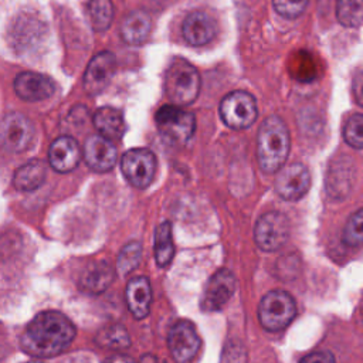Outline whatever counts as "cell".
<instances>
[{"label":"cell","mask_w":363,"mask_h":363,"mask_svg":"<svg viewBox=\"0 0 363 363\" xmlns=\"http://www.w3.org/2000/svg\"><path fill=\"white\" fill-rule=\"evenodd\" d=\"M75 337L72 322L57 311L34 316L21 336V347L34 357H52L64 352Z\"/></svg>","instance_id":"1"},{"label":"cell","mask_w":363,"mask_h":363,"mask_svg":"<svg viewBox=\"0 0 363 363\" xmlns=\"http://www.w3.org/2000/svg\"><path fill=\"white\" fill-rule=\"evenodd\" d=\"M291 147L289 130L285 122L277 116H268L259 126L257 155L259 167L265 173L278 172L285 163Z\"/></svg>","instance_id":"2"},{"label":"cell","mask_w":363,"mask_h":363,"mask_svg":"<svg viewBox=\"0 0 363 363\" xmlns=\"http://www.w3.org/2000/svg\"><path fill=\"white\" fill-rule=\"evenodd\" d=\"M200 85V74L187 60L180 57L172 60L164 75V89L174 105L194 102L199 96Z\"/></svg>","instance_id":"3"},{"label":"cell","mask_w":363,"mask_h":363,"mask_svg":"<svg viewBox=\"0 0 363 363\" xmlns=\"http://www.w3.org/2000/svg\"><path fill=\"white\" fill-rule=\"evenodd\" d=\"M45 24L34 13L17 14L7 28V43L16 54L24 55L38 47L45 37Z\"/></svg>","instance_id":"4"},{"label":"cell","mask_w":363,"mask_h":363,"mask_svg":"<svg viewBox=\"0 0 363 363\" xmlns=\"http://www.w3.org/2000/svg\"><path fill=\"white\" fill-rule=\"evenodd\" d=\"M259 322L262 328L271 332L282 330L296 315L294 298L285 291H271L259 302Z\"/></svg>","instance_id":"5"},{"label":"cell","mask_w":363,"mask_h":363,"mask_svg":"<svg viewBox=\"0 0 363 363\" xmlns=\"http://www.w3.org/2000/svg\"><path fill=\"white\" fill-rule=\"evenodd\" d=\"M257 102L245 91H234L224 96L220 104V116L223 122L233 129H245L257 119Z\"/></svg>","instance_id":"6"},{"label":"cell","mask_w":363,"mask_h":363,"mask_svg":"<svg viewBox=\"0 0 363 363\" xmlns=\"http://www.w3.org/2000/svg\"><path fill=\"white\" fill-rule=\"evenodd\" d=\"M156 125L170 142L184 143L194 132V116L177 105H164L156 112Z\"/></svg>","instance_id":"7"},{"label":"cell","mask_w":363,"mask_h":363,"mask_svg":"<svg viewBox=\"0 0 363 363\" xmlns=\"http://www.w3.org/2000/svg\"><path fill=\"white\" fill-rule=\"evenodd\" d=\"M34 136L31 121L20 112L6 113L0 121V145L4 150L20 153L26 150Z\"/></svg>","instance_id":"8"},{"label":"cell","mask_w":363,"mask_h":363,"mask_svg":"<svg viewBox=\"0 0 363 363\" xmlns=\"http://www.w3.org/2000/svg\"><path fill=\"white\" fill-rule=\"evenodd\" d=\"M125 179L138 189L147 187L156 173V157L152 150L135 147L128 150L121 160Z\"/></svg>","instance_id":"9"},{"label":"cell","mask_w":363,"mask_h":363,"mask_svg":"<svg viewBox=\"0 0 363 363\" xmlns=\"http://www.w3.org/2000/svg\"><path fill=\"white\" fill-rule=\"evenodd\" d=\"M257 245L262 251H275L281 248L289 237V220L279 211L262 214L254 230Z\"/></svg>","instance_id":"10"},{"label":"cell","mask_w":363,"mask_h":363,"mask_svg":"<svg viewBox=\"0 0 363 363\" xmlns=\"http://www.w3.org/2000/svg\"><path fill=\"white\" fill-rule=\"evenodd\" d=\"M167 345L173 359L177 363H186L196 356L201 340L190 322L180 320L170 328Z\"/></svg>","instance_id":"11"},{"label":"cell","mask_w":363,"mask_h":363,"mask_svg":"<svg viewBox=\"0 0 363 363\" xmlns=\"http://www.w3.org/2000/svg\"><path fill=\"white\" fill-rule=\"evenodd\" d=\"M237 282L231 271L218 269L207 282L203 298L201 309L206 312H216L223 309L235 291Z\"/></svg>","instance_id":"12"},{"label":"cell","mask_w":363,"mask_h":363,"mask_svg":"<svg viewBox=\"0 0 363 363\" xmlns=\"http://www.w3.org/2000/svg\"><path fill=\"white\" fill-rule=\"evenodd\" d=\"M309 186V170L302 163H294L281 169L275 179V191L285 200H299L306 194Z\"/></svg>","instance_id":"13"},{"label":"cell","mask_w":363,"mask_h":363,"mask_svg":"<svg viewBox=\"0 0 363 363\" xmlns=\"http://www.w3.org/2000/svg\"><path fill=\"white\" fill-rule=\"evenodd\" d=\"M115 55L109 51L96 54L88 64L84 74V88L88 94H98L104 91L115 74Z\"/></svg>","instance_id":"14"},{"label":"cell","mask_w":363,"mask_h":363,"mask_svg":"<svg viewBox=\"0 0 363 363\" xmlns=\"http://www.w3.org/2000/svg\"><path fill=\"white\" fill-rule=\"evenodd\" d=\"M14 91L21 99L37 102L50 98L55 91V85L47 75L26 71L16 77Z\"/></svg>","instance_id":"15"},{"label":"cell","mask_w":363,"mask_h":363,"mask_svg":"<svg viewBox=\"0 0 363 363\" xmlns=\"http://www.w3.org/2000/svg\"><path fill=\"white\" fill-rule=\"evenodd\" d=\"M84 157L92 170L108 172L116 162V147L113 146L112 140L101 135H94L85 142Z\"/></svg>","instance_id":"16"},{"label":"cell","mask_w":363,"mask_h":363,"mask_svg":"<svg viewBox=\"0 0 363 363\" xmlns=\"http://www.w3.org/2000/svg\"><path fill=\"white\" fill-rule=\"evenodd\" d=\"M79 146L77 140L71 136H60L50 146L48 162L51 167L60 173L74 170L79 163Z\"/></svg>","instance_id":"17"},{"label":"cell","mask_w":363,"mask_h":363,"mask_svg":"<svg viewBox=\"0 0 363 363\" xmlns=\"http://www.w3.org/2000/svg\"><path fill=\"white\" fill-rule=\"evenodd\" d=\"M184 40L191 45H204L216 35V21L203 11L190 13L182 26Z\"/></svg>","instance_id":"18"},{"label":"cell","mask_w":363,"mask_h":363,"mask_svg":"<svg viewBox=\"0 0 363 363\" xmlns=\"http://www.w3.org/2000/svg\"><path fill=\"white\" fill-rule=\"evenodd\" d=\"M152 301V288L146 277L132 278L126 285V302L136 319H142L149 313Z\"/></svg>","instance_id":"19"},{"label":"cell","mask_w":363,"mask_h":363,"mask_svg":"<svg viewBox=\"0 0 363 363\" xmlns=\"http://www.w3.org/2000/svg\"><path fill=\"white\" fill-rule=\"evenodd\" d=\"M150 17L146 11L135 10L130 11L122 21L121 34L125 43L130 45L142 44L150 33Z\"/></svg>","instance_id":"20"},{"label":"cell","mask_w":363,"mask_h":363,"mask_svg":"<svg viewBox=\"0 0 363 363\" xmlns=\"http://www.w3.org/2000/svg\"><path fill=\"white\" fill-rule=\"evenodd\" d=\"M94 123L99 135L109 139H121L125 133V121L121 111L112 106L99 108L94 115Z\"/></svg>","instance_id":"21"},{"label":"cell","mask_w":363,"mask_h":363,"mask_svg":"<svg viewBox=\"0 0 363 363\" xmlns=\"http://www.w3.org/2000/svg\"><path fill=\"white\" fill-rule=\"evenodd\" d=\"M113 279L112 267L106 261H96L91 264L79 278V285L89 294L104 292Z\"/></svg>","instance_id":"22"},{"label":"cell","mask_w":363,"mask_h":363,"mask_svg":"<svg viewBox=\"0 0 363 363\" xmlns=\"http://www.w3.org/2000/svg\"><path fill=\"white\" fill-rule=\"evenodd\" d=\"M45 176H47V169L44 162L38 159H33L16 170L13 183L16 189L21 191H31L38 189L44 183Z\"/></svg>","instance_id":"23"},{"label":"cell","mask_w":363,"mask_h":363,"mask_svg":"<svg viewBox=\"0 0 363 363\" xmlns=\"http://www.w3.org/2000/svg\"><path fill=\"white\" fill-rule=\"evenodd\" d=\"M174 255V245L172 238V224L163 221L155 234V259L159 267H166Z\"/></svg>","instance_id":"24"},{"label":"cell","mask_w":363,"mask_h":363,"mask_svg":"<svg viewBox=\"0 0 363 363\" xmlns=\"http://www.w3.org/2000/svg\"><path fill=\"white\" fill-rule=\"evenodd\" d=\"M88 16L95 31H105L113 18V6L111 0H91L88 4Z\"/></svg>","instance_id":"25"},{"label":"cell","mask_w":363,"mask_h":363,"mask_svg":"<svg viewBox=\"0 0 363 363\" xmlns=\"http://www.w3.org/2000/svg\"><path fill=\"white\" fill-rule=\"evenodd\" d=\"M337 20L346 27H359L362 23V3L360 0H337L336 1Z\"/></svg>","instance_id":"26"},{"label":"cell","mask_w":363,"mask_h":363,"mask_svg":"<svg viewBox=\"0 0 363 363\" xmlns=\"http://www.w3.org/2000/svg\"><path fill=\"white\" fill-rule=\"evenodd\" d=\"M140 257H142V245L139 242H129L128 245H125L121 250L116 261V269L119 275L125 277L130 271H133L138 267Z\"/></svg>","instance_id":"27"},{"label":"cell","mask_w":363,"mask_h":363,"mask_svg":"<svg viewBox=\"0 0 363 363\" xmlns=\"http://www.w3.org/2000/svg\"><path fill=\"white\" fill-rule=\"evenodd\" d=\"M98 343L111 349H122L129 346V335L121 325H111L98 335Z\"/></svg>","instance_id":"28"},{"label":"cell","mask_w":363,"mask_h":363,"mask_svg":"<svg viewBox=\"0 0 363 363\" xmlns=\"http://www.w3.org/2000/svg\"><path fill=\"white\" fill-rule=\"evenodd\" d=\"M343 136L345 140L356 147V149H362L363 146V116L360 113H354L349 118V121L345 125L343 129Z\"/></svg>","instance_id":"29"},{"label":"cell","mask_w":363,"mask_h":363,"mask_svg":"<svg viewBox=\"0 0 363 363\" xmlns=\"http://www.w3.org/2000/svg\"><path fill=\"white\" fill-rule=\"evenodd\" d=\"M309 0H272L274 9L285 18H296L306 9Z\"/></svg>","instance_id":"30"},{"label":"cell","mask_w":363,"mask_h":363,"mask_svg":"<svg viewBox=\"0 0 363 363\" xmlns=\"http://www.w3.org/2000/svg\"><path fill=\"white\" fill-rule=\"evenodd\" d=\"M362 210H357L349 220L345 228L343 240L347 245L357 247L362 242Z\"/></svg>","instance_id":"31"},{"label":"cell","mask_w":363,"mask_h":363,"mask_svg":"<svg viewBox=\"0 0 363 363\" xmlns=\"http://www.w3.org/2000/svg\"><path fill=\"white\" fill-rule=\"evenodd\" d=\"M245 362H247L245 352L241 346L230 345L228 347H225L223 354V363H245Z\"/></svg>","instance_id":"32"},{"label":"cell","mask_w":363,"mask_h":363,"mask_svg":"<svg viewBox=\"0 0 363 363\" xmlns=\"http://www.w3.org/2000/svg\"><path fill=\"white\" fill-rule=\"evenodd\" d=\"M301 363H336L335 357L329 352H313L306 354Z\"/></svg>","instance_id":"33"},{"label":"cell","mask_w":363,"mask_h":363,"mask_svg":"<svg viewBox=\"0 0 363 363\" xmlns=\"http://www.w3.org/2000/svg\"><path fill=\"white\" fill-rule=\"evenodd\" d=\"M104 363H136V362L125 354H113V356L108 357Z\"/></svg>","instance_id":"34"},{"label":"cell","mask_w":363,"mask_h":363,"mask_svg":"<svg viewBox=\"0 0 363 363\" xmlns=\"http://www.w3.org/2000/svg\"><path fill=\"white\" fill-rule=\"evenodd\" d=\"M27 363H45V362H43V360H40V359H34V360H30V362H27Z\"/></svg>","instance_id":"35"}]
</instances>
